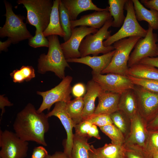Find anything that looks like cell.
Listing matches in <instances>:
<instances>
[{"mask_svg":"<svg viewBox=\"0 0 158 158\" xmlns=\"http://www.w3.org/2000/svg\"><path fill=\"white\" fill-rule=\"evenodd\" d=\"M132 1L138 21H146L153 30H158V12L153 9H147L138 0Z\"/></svg>","mask_w":158,"mask_h":158,"instance_id":"22","label":"cell"},{"mask_svg":"<svg viewBox=\"0 0 158 158\" xmlns=\"http://www.w3.org/2000/svg\"><path fill=\"white\" fill-rule=\"evenodd\" d=\"M113 20L112 17L96 33L89 34L85 37L79 48L81 57L90 54L96 56L99 54H105L115 49L113 45L105 47L103 44L104 40L108 39L111 36V31L108 30L111 26Z\"/></svg>","mask_w":158,"mask_h":158,"instance_id":"6","label":"cell"},{"mask_svg":"<svg viewBox=\"0 0 158 158\" xmlns=\"http://www.w3.org/2000/svg\"><path fill=\"white\" fill-rule=\"evenodd\" d=\"M118 109L130 119L138 112L137 98L134 90H128L121 94Z\"/></svg>","mask_w":158,"mask_h":158,"instance_id":"21","label":"cell"},{"mask_svg":"<svg viewBox=\"0 0 158 158\" xmlns=\"http://www.w3.org/2000/svg\"><path fill=\"white\" fill-rule=\"evenodd\" d=\"M10 75L14 83H18L29 81L35 76L34 68L29 66H23L20 69L14 70Z\"/></svg>","mask_w":158,"mask_h":158,"instance_id":"30","label":"cell"},{"mask_svg":"<svg viewBox=\"0 0 158 158\" xmlns=\"http://www.w3.org/2000/svg\"><path fill=\"white\" fill-rule=\"evenodd\" d=\"M121 94L103 90L98 97V103L94 114L110 115L118 111Z\"/></svg>","mask_w":158,"mask_h":158,"instance_id":"20","label":"cell"},{"mask_svg":"<svg viewBox=\"0 0 158 158\" xmlns=\"http://www.w3.org/2000/svg\"><path fill=\"white\" fill-rule=\"evenodd\" d=\"M48 154V152L43 146H39L34 149L31 158H46Z\"/></svg>","mask_w":158,"mask_h":158,"instance_id":"39","label":"cell"},{"mask_svg":"<svg viewBox=\"0 0 158 158\" xmlns=\"http://www.w3.org/2000/svg\"><path fill=\"white\" fill-rule=\"evenodd\" d=\"M61 0H53V4L50 14L48 25L43 32L45 37L52 35H59L63 38L65 34L62 30L60 22L59 6Z\"/></svg>","mask_w":158,"mask_h":158,"instance_id":"23","label":"cell"},{"mask_svg":"<svg viewBox=\"0 0 158 158\" xmlns=\"http://www.w3.org/2000/svg\"><path fill=\"white\" fill-rule=\"evenodd\" d=\"M49 41V49L47 54H42L38 59V72L44 74L51 71L60 79L66 76L65 70L70 68L61 49L57 35H52L47 37Z\"/></svg>","mask_w":158,"mask_h":158,"instance_id":"2","label":"cell"},{"mask_svg":"<svg viewBox=\"0 0 158 158\" xmlns=\"http://www.w3.org/2000/svg\"><path fill=\"white\" fill-rule=\"evenodd\" d=\"M110 116L113 124L121 131L126 138L130 131V119L119 110L110 114Z\"/></svg>","mask_w":158,"mask_h":158,"instance_id":"29","label":"cell"},{"mask_svg":"<svg viewBox=\"0 0 158 158\" xmlns=\"http://www.w3.org/2000/svg\"><path fill=\"white\" fill-rule=\"evenodd\" d=\"M96 150L101 158H126V148L124 145L106 143Z\"/></svg>","mask_w":158,"mask_h":158,"instance_id":"27","label":"cell"},{"mask_svg":"<svg viewBox=\"0 0 158 158\" xmlns=\"http://www.w3.org/2000/svg\"><path fill=\"white\" fill-rule=\"evenodd\" d=\"M88 137L89 138L94 137L97 139L100 140L101 137L99 134L97 126L92 124L87 133Z\"/></svg>","mask_w":158,"mask_h":158,"instance_id":"45","label":"cell"},{"mask_svg":"<svg viewBox=\"0 0 158 158\" xmlns=\"http://www.w3.org/2000/svg\"><path fill=\"white\" fill-rule=\"evenodd\" d=\"M115 50L100 56H87L79 58L66 60L68 62L77 63L86 65L92 70V74H101L109 64L115 53Z\"/></svg>","mask_w":158,"mask_h":158,"instance_id":"16","label":"cell"},{"mask_svg":"<svg viewBox=\"0 0 158 158\" xmlns=\"http://www.w3.org/2000/svg\"><path fill=\"white\" fill-rule=\"evenodd\" d=\"M133 83L151 92H158V80H145L127 75Z\"/></svg>","mask_w":158,"mask_h":158,"instance_id":"34","label":"cell"},{"mask_svg":"<svg viewBox=\"0 0 158 158\" xmlns=\"http://www.w3.org/2000/svg\"><path fill=\"white\" fill-rule=\"evenodd\" d=\"M92 125V123L88 120L82 121L75 126V134L80 136L88 137L87 133Z\"/></svg>","mask_w":158,"mask_h":158,"instance_id":"37","label":"cell"},{"mask_svg":"<svg viewBox=\"0 0 158 158\" xmlns=\"http://www.w3.org/2000/svg\"><path fill=\"white\" fill-rule=\"evenodd\" d=\"M148 131L145 151L149 157L150 154L158 152V130H148Z\"/></svg>","mask_w":158,"mask_h":158,"instance_id":"35","label":"cell"},{"mask_svg":"<svg viewBox=\"0 0 158 158\" xmlns=\"http://www.w3.org/2000/svg\"><path fill=\"white\" fill-rule=\"evenodd\" d=\"M149 158H158V152H155L149 155Z\"/></svg>","mask_w":158,"mask_h":158,"instance_id":"49","label":"cell"},{"mask_svg":"<svg viewBox=\"0 0 158 158\" xmlns=\"http://www.w3.org/2000/svg\"><path fill=\"white\" fill-rule=\"evenodd\" d=\"M127 75L145 80H158V68L139 63L129 68Z\"/></svg>","mask_w":158,"mask_h":158,"instance_id":"24","label":"cell"},{"mask_svg":"<svg viewBox=\"0 0 158 158\" xmlns=\"http://www.w3.org/2000/svg\"><path fill=\"white\" fill-rule=\"evenodd\" d=\"M26 9V23L39 28L43 32L49 24L53 4L51 0H18Z\"/></svg>","mask_w":158,"mask_h":158,"instance_id":"5","label":"cell"},{"mask_svg":"<svg viewBox=\"0 0 158 158\" xmlns=\"http://www.w3.org/2000/svg\"><path fill=\"white\" fill-rule=\"evenodd\" d=\"M92 74V80L98 84L104 91L121 94L134 89L135 85L127 75L113 73Z\"/></svg>","mask_w":158,"mask_h":158,"instance_id":"12","label":"cell"},{"mask_svg":"<svg viewBox=\"0 0 158 158\" xmlns=\"http://www.w3.org/2000/svg\"><path fill=\"white\" fill-rule=\"evenodd\" d=\"M140 1L147 8L158 12V0H141Z\"/></svg>","mask_w":158,"mask_h":158,"instance_id":"44","label":"cell"},{"mask_svg":"<svg viewBox=\"0 0 158 158\" xmlns=\"http://www.w3.org/2000/svg\"><path fill=\"white\" fill-rule=\"evenodd\" d=\"M148 27L146 35L138 40L130 55L128 63L129 68L139 63L144 58L157 56V35L153 32V30L149 25Z\"/></svg>","mask_w":158,"mask_h":158,"instance_id":"10","label":"cell"},{"mask_svg":"<svg viewBox=\"0 0 158 158\" xmlns=\"http://www.w3.org/2000/svg\"><path fill=\"white\" fill-rule=\"evenodd\" d=\"M72 79V76H66L58 85L51 89L44 92L37 91V94L43 99L37 111L41 113L46 109L49 111L54 103L60 102L67 103L71 100Z\"/></svg>","mask_w":158,"mask_h":158,"instance_id":"9","label":"cell"},{"mask_svg":"<svg viewBox=\"0 0 158 158\" xmlns=\"http://www.w3.org/2000/svg\"><path fill=\"white\" fill-rule=\"evenodd\" d=\"M127 0H109V11L113 20L111 26L119 28L122 26L125 18L123 9Z\"/></svg>","mask_w":158,"mask_h":158,"instance_id":"25","label":"cell"},{"mask_svg":"<svg viewBox=\"0 0 158 158\" xmlns=\"http://www.w3.org/2000/svg\"><path fill=\"white\" fill-rule=\"evenodd\" d=\"M4 2L6 10L4 16L6 19L5 24L0 28V37H8L13 44L30 39L33 36L23 22L24 17L16 14L12 10V5L9 2L6 0Z\"/></svg>","mask_w":158,"mask_h":158,"instance_id":"4","label":"cell"},{"mask_svg":"<svg viewBox=\"0 0 158 158\" xmlns=\"http://www.w3.org/2000/svg\"><path fill=\"white\" fill-rule=\"evenodd\" d=\"M141 38L133 36L114 42L113 46L115 53L109 64L101 74L113 73L127 75L129 68L128 63L131 51Z\"/></svg>","mask_w":158,"mask_h":158,"instance_id":"3","label":"cell"},{"mask_svg":"<svg viewBox=\"0 0 158 158\" xmlns=\"http://www.w3.org/2000/svg\"><path fill=\"white\" fill-rule=\"evenodd\" d=\"M89 153V158H101L97 153L96 149L93 145H90Z\"/></svg>","mask_w":158,"mask_h":158,"instance_id":"48","label":"cell"},{"mask_svg":"<svg viewBox=\"0 0 158 158\" xmlns=\"http://www.w3.org/2000/svg\"><path fill=\"white\" fill-rule=\"evenodd\" d=\"M139 63L147 64L158 68V56L144 58Z\"/></svg>","mask_w":158,"mask_h":158,"instance_id":"43","label":"cell"},{"mask_svg":"<svg viewBox=\"0 0 158 158\" xmlns=\"http://www.w3.org/2000/svg\"></svg>","mask_w":158,"mask_h":158,"instance_id":"52","label":"cell"},{"mask_svg":"<svg viewBox=\"0 0 158 158\" xmlns=\"http://www.w3.org/2000/svg\"><path fill=\"white\" fill-rule=\"evenodd\" d=\"M126 148V158H149L147 153L143 151Z\"/></svg>","mask_w":158,"mask_h":158,"instance_id":"38","label":"cell"},{"mask_svg":"<svg viewBox=\"0 0 158 158\" xmlns=\"http://www.w3.org/2000/svg\"><path fill=\"white\" fill-rule=\"evenodd\" d=\"M148 130H158V111L154 116L147 122Z\"/></svg>","mask_w":158,"mask_h":158,"instance_id":"41","label":"cell"},{"mask_svg":"<svg viewBox=\"0 0 158 158\" xmlns=\"http://www.w3.org/2000/svg\"><path fill=\"white\" fill-rule=\"evenodd\" d=\"M84 106L82 97L75 98L66 103L67 111L75 126L83 121Z\"/></svg>","mask_w":158,"mask_h":158,"instance_id":"28","label":"cell"},{"mask_svg":"<svg viewBox=\"0 0 158 158\" xmlns=\"http://www.w3.org/2000/svg\"><path fill=\"white\" fill-rule=\"evenodd\" d=\"M35 35L28 40V44L31 47L37 48L41 47H48L49 42L48 39L46 38L43 31L39 28H36Z\"/></svg>","mask_w":158,"mask_h":158,"instance_id":"33","label":"cell"},{"mask_svg":"<svg viewBox=\"0 0 158 158\" xmlns=\"http://www.w3.org/2000/svg\"><path fill=\"white\" fill-rule=\"evenodd\" d=\"M134 90L137 98L138 112L147 122L158 111V92L135 85Z\"/></svg>","mask_w":158,"mask_h":158,"instance_id":"13","label":"cell"},{"mask_svg":"<svg viewBox=\"0 0 158 158\" xmlns=\"http://www.w3.org/2000/svg\"><path fill=\"white\" fill-rule=\"evenodd\" d=\"M157 56H158V42L157 44Z\"/></svg>","mask_w":158,"mask_h":158,"instance_id":"50","label":"cell"},{"mask_svg":"<svg viewBox=\"0 0 158 158\" xmlns=\"http://www.w3.org/2000/svg\"><path fill=\"white\" fill-rule=\"evenodd\" d=\"M87 120L99 127L113 124L110 115L106 114H94Z\"/></svg>","mask_w":158,"mask_h":158,"instance_id":"36","label":"cell"},{"mask_svg":"<svg viewBox=\"0 0 158 158\" xmlns=\"http://www.w3.org/2000/svg\"><path fill=\"white\" fill-rule=\"evenodd\" d=\"M124 8L127 14L122 25L116 33L103 41L104 46H111L115 42L127 37L138 36L144 37L146 35L147 30L143 28L138 23L132 0H127Z\"/></svg>","mask_w":158,"mask_h":158,"instance_id":"7","label":"cell"},{"mask_svg":"<svg viewBox=\"0 0 158 158\" xmlns=\"http://www.w3.org/2000/svg\"><path fill=\"white\" fill-rule=\"evenodd\" d=\"M59 15L60 25L65 34V36L63 38L65 42L69 39L72 34L71 20L68 11L61 2V0L59 6Z\"/></svg>","mask_w":158,"mask_h":158,"instance_id":"31","label":"cell"},{"mask_svg":"<svg viewBox=\"0 0 158 158\" xmlns=\"http://www.w3.org/2000/svg\"></svg>","mask_w":158,"mask_h":158,"instance_id":"51","label":"cell"},{"mask_svg":"<svg viewBox=\"0 0 158 158\" xmlns=\"http://www.w3.org/2000/svg\"><path fill=\"white\" fill-rule=\"evenodd\" d=\"M112 18L109 10L95 11L83 16L79 19L71 20V28L72 29L78 26H83L99 29Z\"/></svg>","mask_w":158,"mask_h":158,"instance_id":"17","label":"cell"},{"mask_svg":"<svg viewBox=\"0 0 158 158\" xmlns=\"http://www.w3.org/2000/svg\"><path fill=\"white\" fill-rule=\"evenodd\" d=\"M46 114L48 118L52 116L56 117L61 123L67 134L63 145V152L71 158L74 136L73 129L75 125L67 111L66 102H60L56 103L53 109Z\"/></svg>","mask_w":158,"mask_h":158,"instance_id":"15","label":"cell"},{"mask_svg":"<svg viewBox=\"0 0 158 158\" xmlns=\"http://www.w3.org/2000/svg\"><path fill=\"white\" fill-rule=\"evenodd\" d=\"M101 131L111 140L112 143L123 145L125 138L121 131L113 124L99 127Z\"/></svg>","mask_w":158,"mask_h":158,"instance_id":"32","label":"cell"},{"mask_svg":"<svg viewBox=\"0 0 158 158\" xmlns=\"http://www.w3.org/2000/svg\"><path fill=\"white\" fill-rule=\"evenodd\" d=\"M11 44H12L11 40L8 38L7 40L4 42L0 41V52L2 51H6L8 50V47H9Z\"/></svg>","mask_w":158,"mask_h":158,"instance_id":"47","label":"cell"},{"mask_svg":"<svg viewBox=\"0 0 158 158\" xmlns=\"http://www.w3.org/2000/svg\"><path fill=\"white\" fill-rule=\"evenodd\" d=\"M86 89L87 92L83 97V121L87 120L94 114L96 99L103 90L99 85L92 79L87 82Z\"/></svg>","mask_w":158,"mask_h":158,"instance_id":"18","label":"cell"},{"mask_svg":"<svg viewBox=\"0 0 158 158\" xmlns=\"http://www.w3.org/2000/svg\"><path fill=\"white\" fill-rule=\"evenodd\" d=\"M88 138L74 134L71 158H89Z\"/></svg>","mask_w":158,"mask_h":158,"instance_id":"26","label":"cell"},{"mask_svg":"<svg viewBox=\"0 0 158 158\" xmlns=\"http://www.w3.org/2000/svg\"><path fill=\"white\" fill-rule=\"evenodd\" d=\"M48 118L29 103L16 115L13 124L15 133L24 141L35 142L46 146L44 135L49 128Z\"/></svg>","mask_w":158,"mask_h":158,"instance_id":"1","label":"cell"},{"mask_svg":"<svg viewBox=\"0 0 158 158\" xmlns=\"http://www.w3.org/2000/svg\"><path fill=\"white\" fill-rule=\"evenodd\" d=\"M131 121L130 131L125 138L123 145L126 148L139 150L146 152L145 148L149 133L147 128V122L138 112Z\"/></svg>","mask_w":158,"mask_h":158,"instance_id":"11","label":"cell"},{"mask_svg":"<svg viewBox=\"0 0 158 158\" xmlns=\"http://www.w3.org/2000/svg\"><path fill=\"white\" fill-rule=\"evenodd\" d=\"M98 30V29L83 26L72 29V34L69 39L61 44L66 60L80 57L79 48L82 40L87 35L95 33Z\"/></svg>","mask_w":158,"mask_h":158,"instance_id":"14","label":"cell"},{"mask_svg":"<svg viewBox=\"0 0 158 158\" xmlns=\"http://www.w3.org/2000/svg\"><path fill=\"white\" fill-rule=\"evenodd\" d=\"M61 1L68 11L71 20H76L78 15L84 11L109 10V6L105 8H99L91 0H61Z\"/></svg>","mask_w":158,"mask_h":158,"instance_id":"19","label":"cell"},{"mask_svg":"<svg viewBox=\"0 0 158 158\" xmlns=\"http://www.w3.org/2000/svg\"><path fill=\"white\" fill-rule=\"evenodd\" d=\"M13 104L10 102L8 98L4 97V95L0 96V108L1 109V118L3 114L5 112V107L6 106H11Z\"/></svg>","mask_w":158,"mask_h":158,"instance_id":"42","label":"cell"},{"mask_svg":"<svg viewBox=\"0 0 158 158\" xmlns=\"http://www.w3.org/2000/svg\"><path fill=\"white\" fill-rule=\"evenodd\" d=\"M46 158H70L63 152L57 151L52 155L48 154Z\"/></svg>","mask_w":158,"mask_h":158,"instance_id":"46","label":"cell"},{"mask_svg":"<svg viewBox=\"0 0 158 158\" xmlns=\"http://www.w3.org/2000/svg\"><path fill=\"white\" fill-rule=\"evenodd\" d=\"M28 142L7 130H0V158H25L27 155Z\"/></svg>","mask_w":158,"mask_h":158,"instance_id":"8","label":"cell"},{"mask_svg":"<svg viewBox=\"0 0 158 158\" xmlns=\"http://www.w3.org/2000/svg\"><path fill=\"white\" fill-rule=\"evenodd\" d=\"M85 90V85L81 83L76 84L73 86L71 89L73 95L76 98L82 97L84 94Z\"/></svg>","mask_w":158,"mask_h":158,"instance_id":"40","label":"cell"}]
</instances>
